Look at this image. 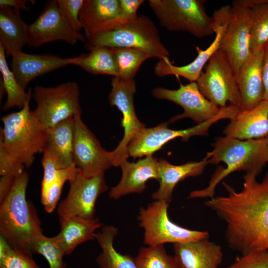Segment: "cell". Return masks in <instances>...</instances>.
Returning <instances> with one entry per match:
<instances>
[{
	"instance_id": "obj_40",
	"label": "cell",
	"mask_w": 268,
	"mask_h": 268,
	"mask_svg": "<svg viewBox=\"0 0 268 268\" xmlns=\"http://www.w3.org/2000/svg\"><path fill=\"white\" fill-rule=\"evenodd\" d=\"M144 1L143 0H119L118 20L124 21L136 17L137 9Z\"/></svg>"
},
{
	"instance_id": "obj_19",
	"label": "cell",
	"mask_w": 268,
	"mask_h": 268,
	"mask_svg": "<svg viewBox=\"0 0 268 268\" xmlns=\"http://www.w3.org/2000/svg\"><path fill=\"white\" fill-rule=\"evenodd\" d=\"M158 160L152 156H146L136 162L126 161L120 165L122 177L119 183L109 193L111 199L117 200L132 193H141L151 179L159 180Z\"/></svg>"
},
{
	"instance_id": "obj_27",
	"label": "cell",
	"mask_w": 268,
	"mask_h": 268,
	"mask_svg": "<svg viewBox=\"0 0 268 268\" xmlns=\"http://www.w3.org/2000/svg\"><path fill=\"white\" fill-rule=\"evenodd\" d=\"M0 44L4 48L6 56L22 51L28 45V24L19 10L0 7Z\"/></svg>"
},
{
	"instance_id": "obj_6",
	"label": "cell",
	"mask_w": 268,
	"mask_h": 268,
	"mask_svg": "<svg viewBox=\"0 0 268 268\" xmlns=\"http://www.w3.org/2000/svg\"><path fill=\"white\" fill-rule=\"evenodd\" d=\"M204 0H149L160 24L170 31L186 32L199 38L215 33L212 16L205 12Z\"/></svg>"
},
{
	"instance_id": "obj_16",
	"label": "cell",
	"mask_w": 268,
	"mask_h": 268,
	"mask_svg": "<svg viewBox=\"0 0 268 268\" xmlns=\"http://www.w3.org/2000/svg\"><path fill=\"white\" fill-rule=\"evenodd\" d=\"M231 16V6H223L214 11L212 17L215 22V38L211 44L203 50L196 47L198 55L190 64L176 66L169 58L159 60L154 67V73L158 77L168 75L181 76L190 82H196L202 73V69L213 54L219 49L220 42L225 27Z\"/></svg>"
},
{
	"instance_id": "obj_20",
	"label": "cell",
	"mask_w": 268,
	"mask_h": 268,
	"mask_svg": "<svg viewBox=\"0 0 268 268\" xmlns=\"http://www.w3.org/2000/svg\"><path fill=\"white\" fill-rule=\"evenodd\" d=\"M11 56V70L24 89L37 77L69 65L68 58L53 54H31L20 51Z\"/></svg>"
},
{
	"instance_id": "obj_41",
	"label": "cell",
	"mask_w": 268,
	"mask_h": 268,
	"mask_svg": "<svg viewBox=\"0 0 268 268\" xmlns=\"http://www.w3.org/2000/svg\"><path fill=\"white\" fill-rule=\"evenodd\" d=\"M15 177L10 175L0 176V202L3 201L10 191Z\"/></svg>"
},
{
	"instance_id": "obj_4",
	"label": "cell",
	"mask_w": 268,
	"mask_h": 268,
	"mask_svg": "<svg viewBox=\"0 0 268 268\" xmlns=\"http://www.w3.org/2000/svg\"><path fill=\"white\" fill-rule=\"evenodd\" d=\"M102 47L138 49L159 60L169 58V56L155 24L143 14L117 21L86 40L84 45L89 51Z\"/></svg>"
},
{
	"instance_id": "obj_11",
	"label": "cell",
	"mask_w": 268,
	"mask_h": 268,
	"mask_svg": "<svg viewBox=\"0 0 268 268\" xmlns=\"http://www.w3.org/2000/svg\"><path fill=\"white\" fill-rule=\"evenodd\" d=\"M112 89L108 96L111 106H116L123 115L121 126L124 134L116 148L109 151L113 166H120L129 156L128 147L132 139L143 129L145 125L137 118L134 110V97L136 91L134 79L125 80L114 77Z\"/></svg>"
},
{
	"instance_id": "obj_37",
	"label": "cell",
	"mask_w": 268,
	"mask_h": 268,
	"mask_svg": "<svg viewBox=\"0 0 268 268\" xmlns=\"http://www.w3.org/2000/svg\"><path fill=\"white\" fill-rule=\"evenodd\" d=\"M66 20L75 31L80 32L82 29L79 14L84 0H57Z\"/></svg>"
},
{
	"instance_id": "obj_2",
	"label": "cell",
	"mask_w": 268,
	"mask_h": 268,
	"mask_svg": "<svg viewBox=\"0 0 268 268\" xmlns=\"http://www.w3.org/2000/svg\"><path fill=\"white\" fill-rule=\"evenodd\" d=\"M212 150L206 154L209 164L222 162L226 167H218L208 186L201 190L192 191L190 198L214 197L217 185L233 172H253L259 175L268 162V145L266 138L241 140L224 136L214 138Z\"/></svg>"
},
{
	"instance_id": "obj_34",
	"label": "cell",
	"mask_w": 268,
	"mask_h": 268,
	"mask_svg": "<svg viewBox=\"0 0 268 268\" xmlns=\"http://www.w3.org/2000/svg\"><path fill=\"white\" fill-rule=\"evenodd\" d=\"M78 172L74 165L68 168L59 169L54 181L41 190V202L47 212L51 213L55 209L65 183L71 180Z\"/></svg>"
},
{
	"instance_id": "obj_7",
	"label": "cell",
	"mask_w": 268,
	"mask_h": 268,
	"mask_svg": "<svg viewBox=\"0 0 268 268\" xmlns=\"http://www.w3.org/2000/svg\"><path fill=\"white\" fill-rule=\"evenodd\" d=\"M238 111L237 107L229 105L221 108L220 113L212 119L185 130L169 129L167 122L162 123L151 128H145L129 144V155L134 159L144 156H152L165 144L176 138L181 137L182 141L186 142L192 136L207 135L208 130L213 124L222 119H233Z\"/></svg>"
},
{
	"instance_id": "obj_44",
	"label": "cell",
	"mask_w": 268,
	"mask_h": 268,
	"mask_svg": "<svg viewBox=\"0 0 268 268\" xmlns=\"http://www.w3.org/2000/svg\"><path fill=\"white\" fill-rule=\"evenodd\" d=\"M265 138H266L267 143L268 145V136L267 137H266Z\"/></svg>"
},
{
	"instance_id": "obj_31",
	"label": "cell",
	"mask_w": 268,
	"mask_h": 268,
	"mask_svg": "<svg viewBox=\"0 0 268 268\" xmlns=\"http://www.w3.org/2000/svg\"><path fill=\"white\" fill-rule=\"evenodd\" d=\"M250 5L251 52L263 50L268 45V0H248Z\"/></svg>"
},
{
	"instance_id": "obj_43",
	"label": "cell",
	"mask_w": 268,
	"mask_h": 268,
	"mask_svg": "<svg viewBox=\"0 0 268 268\" xmlns=\"http://www.w3.org/2000/svg\"><path fill=\"white\" fill-rule=\"evenodd\" d=\"M32 0H0V6L10 7L17 10H22L25 11H29V8L27 6V3Z\"/></svg>"
},
{
	"instance_id": "obj_15",
	"label": "cell",
	"mask_w": 268,
	"mask_h": 268,
	"mask_svg": "<svg viewBox=\"0 0 268 268\" xmlns=\"http://www.w3.org/2000/svg\"><path fill=\"white\" fill-rule=\"evenodd\" d=\"M86 40L84 34L74 31L69 26L57 0L47 1L37 19L28 25V45L30 47L37 48L56 41H64L74 45L77 41Z\"/></svg>"
},
{
	"instance_id": "obj_22",
	"label": "cell",
	"mask_w": 268,
	"mask_h": 268,
	"mask_svg": "<svg viewBox=\"0 0 268 268\" xmlns=\"http://www.w3.org/2000/svg\"><path fill=\"white\" fill-rule=\"evenodd\" d=\"M222 133L225 136L241 140L264 138L268 136V100L253 108L240 111Z\"/></svg>"
},
{
	"instance_id": "obj_17",
	"label": "cell",
	"mask_w": 268,
	"mask_h": 268,
	"mask_svg": "<svg viewBox=\"0 0 268 268\" xmlns=\"http://www.w3.org/2000/svg\"><path fill=\"white\" fill-rule=\"evenodd\" d=\"M152 94L156 98L169 100L183 108L184 112L171 118V123L188 118L200 124L215 117L221 110V108L214 105L201 93L196 82L181 84L175 90L156 87L152 89Z\"/></svg>"
},
{
	"instance_id": "obj_23",
	"label": "cell",
	"mask_w": 268,
	"mask_h": 268,
	"mask_svg": "<svg viewBox=\"0 0 268 268\" xmlns=\"http://www.w3.org/2000/svg\"><path fill=\"white\" fill-rule=\"evenodd\" d=\"M73 117L46 129L42 153L48 155L58 169L74 165L72 156Z\"/></svg>"
},
{
	"instance_id": "obj_35",
	"label": "cell",
	"mask_w": 268,
	"mask_h": 268,
	"mask_svg": "<svg viewBox=\"0 0 268 268\" xmlns=\"http://www.w3.org/2000/svg\"><path fill=\"white\" fill-rule=\"evenodd\" d=\"M33 254L42 256L47 261L49 268H67L63 261L64 251L55 236L49 237L43 234L36 240Z\"/></svg>"
},
{
	"instance_id": "obj_9",
	"label": "cell",
	"mask_w": 268,
	"mask_h": 268,
	"mask_svg": "<svg viewBox=\"0 0 268 268\" xmlns=\"http://www.w3.org/2000/svg\"><path fill=\"white\" fill-rule=\"evenodd\" d=\"M169 203L156 200L146 208H140L137 219L144 230V244L154 246L208 238L206 231L189 229L171 221L168 216Z\"/></svg>"
},
{
	"instance_id": "obj_39",
	"label": "cell",
	"mask_w": 268,
	"mask_h": 268,
	"mask_svg": "<svg viewBox=\"0 0 268 268\" xmlns=\"http://www.w3.org/2000/svg\"><path fill=\"white\" fill-rule=\"evenodd\" d=\"M25 167L16 162L0 146V175L17 176L24 171Z\"/></svg>"
},
{
	"instance_id": "obj_10",
	"label": "cell",
	"mask_w": 268,
	"mask_h": 268,
	"mask_svg": "<svg viewBox=\"0 0 268 268\" xmlns=\"http://www.w3.org/2000/svg\"><path fill=\"white\" fill-rule=\"evenodd\" d=\"M204 72L196 81L201 93L219 108L230 105L240 109L241 98L236 76L227 57L218 49L207 62Z\"/></svg>"
},
{
	"instance_id": "obj_42",
	"label": "cell",
	"mask_w": 268,
	"mask_h": 268,
	"mask_svg": "<svg viewBox=\"0 0 268 268\" xmlns=\"http://www.w3.org/2000/svg\"><path fill=\"white\" fill-rule=\"evenodd\" d=\"M262 77L264 86V100H268V45L264 51L262 64Z\"/></svg>"
},
{
	"instance_id": "obj_25",
	"label": "cell",
	"mask_w": 268,
	"mask_h": 268,
	"mask_svg": "<svg viewBox=\"0 0 268 268\" xmlns=\"http://www.w3.org/2000/svg\"><path fill=\"white\" fill-rule=\"evenodd\" d=\"M208 164L205 157L200 161L189 162L179 165H173L166 160L159 159L158 160L159 187L152 194V199L170 202L176 185L188 177L201 175Z\"/></svg>"
},
{
	"instance_id": "obj_5",
	"label": "cell",
	"mask_w": 268,
	"mask_h": 268,
	"mask_svg": "<svg viewBox=\"0 0 268 268\" xmlns=\"http://www.w3.org/2000/svg\"><path fill=\"white\" fill-rule=\"evenodd\" d=\"M31 97L20 110L0 118L3 127L0 129V146L27 168L33 163L35 154L43 152L46 137V129L30 110Z\"/></svg>"
},
{
	"instance_id": "obj_36",
	"label": "cell",
	"mask_w": 268,
	"mask_h": 268,
	"mask_svg": "<svg viewBox=\"0 0 268 268\" xmlns=\"http://www.w3.org/2000/svg\"><path fill=\"white\" fill-rule=\"evenodd\" d=\"M0 268H41L32 256L13 248L0 236Z\"/></svg>"
},
{
	"instance_id": "obj_13",
	"label": "cell",
	"mask_w": 268,
	"mask_h": 268,
	"mask_svg": "<svg viewBox=\"0 0 268 268\" xmlns=\"http://www.w3.org/2000/svg\"><path fill=\"white\" fill-rule=\"evenodd\" d=\"M81 114L74 116L72 156L78 172L86 177L104 172L113 166L109 151L101 146L82 121Z\"/></svg>"
},
{
	"instance_id": "obj_18",
	"label": "cell",
	"mask_w": 268,
	"mask_h": 268,
	"mask_svg": "<svg viewBox=\"0 0 268 268\" xmlns=\"http://www.w3.org/2000/svg\"><path fill=\"white\" fill-rule=\"evenodd\" d=\"M265 49L251 53L236 76L241 111L250 110L264 100L262 64Z\"/></svg>"
},
{
	"instance_id": "obj_33",
	"label": "cell",
	"mask_w": 268,
	"mask_h": 268,
	"mask_svg": "<svg viewBox=\"0 0 268 268\" xmlns=\"http://www.w3.org/2000/svg\"><path fill=\"white\" fill-rule=\"evenodd\" d=\"M135 260L136 268H179L175 259L167 254L163 245L141 247Z\"/></svg>"
},
{
	"instance_id": "obj_1",
	"label": "cell",
	"mask_w": 268,
	"mask_h": 268,
	"mask_svg": "<svg viewBox=\"0 0 268 268\" xmlns=\"http://www.w3.org/2000/svg\"><path fill=\"white\" fill-rule=\"evenodd\" d=\"M257 175L247 172L240 192L223 182L227 195L210 198L204 203L225 223L229 246L242 255L268 251V173L260 182Z\"/></svg>"
},
{
	"instance_id": "obj_8",
	"label": "cell",
	"mask_w": 268,
	"mask_h": 268,
	"mask_svg": "<svg viewBox=\"0 0 268 268\" xmlns=\"http://www.w3.org/2000/svg\"><path fill=\"white\" fill-rule=\"evenodd\" d=\"M32 96L36 104L33 112L46 129L81 114L79 89L75 82L67 81L54 87L37 85Z\"/></svg>"
},
{
	"instance_id": "obj_32",
	"label": "cell",
	"mask_w": 268,
	"mask_h": 268,
	"mask_svg": "<svg viewBox=\"0 0 268 268\" xmlns=\"http://www.w3.org/2000/svg\"><path fill=\"white\" fill-rule=\"evenodd\" d=\"M116 65L118 77L121 79H134L141 65L147 59L152 58L147 52L138 49L111 48Z\"/></svg>"
},
{
	"instance_id": "obj_24",
	"label": "cell",
	"mask_w": 268,
	"mask_h": 268,
	"mask_svg": "<svg viewBox=\"0 0 268 268\" xmlns=\"http://www.w3.org/2000/svg\"><path fill=\"white\" fill-rule=\"evenodd\" d=\"M119 0H84L79 19L86 40L118 20Z\"/></svg>"
},
{
	"instance_id": "obj_12",
	"label": "cell",
	"mask_w": 268,
	"mask_h": 268,
	"mask_svg": "<svg viewBox=\"0 0 268 268\" xmlns=\"http://www.w3.org/2000/svg\"><path fill=\"white\" fill-rule=\"evenodd\" d=\"M231 16L224 30L219 49L230 63L235 76L251 54V17L248 0L232 2Z\"/></svg>"
},
{
	"instance_id": "obj_14",
	"label": "cell",
	"mask_w": 268,
	"mask_h": 268,
	"mask_svg": "<svg viewBox=\"0 0 268 268\" xmlns=\"http://www.w3.org/2000/svg\"><path fill=\"white\" fill-rule=\"evenodd\" d=\"M69 182L68 194L58 205L59 218L94 219L97 200L108 189L104 174L86 177L78 172Z\"/></svg>"
},
{
	"instance_id": "obj_28",
	"label": "cell",
	"mask_w": 268,
	"mask_h": 268,
	"mask_svg": "<svg viewBox=\"0 0 268 268\" xmlns=\"http://www.w3.org/2000/svg\"><path fill=\"white\" fill-rule=\"evenodd\" d=\"M118 231L115 227L106 225L96 233L95 239L101 249L96 258V263L99 268H136L135 258L115 249L114 240Z\"/></svg>"
},
{
	"instance_id": "obj_21",
	"label": "cell",
	"mask_w": 268,
	"mask_h": 268,
	"mask_svg": "<svg viewBox=\"0 0 268 268\" xmlns=\"http://www.w3.org/2000/svg\"><path fill=\"white\" fill-rule=\"evenodd\" d=\"M179 268H218L222 262L221 247L208 238L174 244Z\"/></svg>"
},
{
	"instance_id": "obj_30",
	"label": "cell",
	"mask_w": 268,
	"mask_h": 268,
	"mask_svg": "<svg viewBox=\"0 0 268 268\" xmlns=\"http://www.w3.org/2000/svg\"><path fill=\"white\" fill-rule=\"evenodd\" d=\"M3 47L0 44V71L2 76V86L6 94V100L2 110H7L17 107L22 108L28 99L32 96V89L27 92L18 83L12 70L9 68L6 60Z\"/></svg>"
},
{
	"instance_id": "obj_26",
	"label": "cell",
	"mask_w": 268,
	"mask_h": 268,
	"mask_svg": "<svg viewBox=\"0 0 268 268\" xmlns=\"http://www.w3.org/2000/svg\"><path fill=\"white\" fill-rule=\"evenodd\" d=\"M59 221L61 229L55 237L65 255H70L80 244L95 239L96 230L103 226L97 218L71 217L59 218Z\"/></svg>"
},
{
	"instance_id": "obj_29",
	"label": "cell",
	"mask_w": 268,
	"mask_h": 268,
	"mask_svg": "<svg viewBox=\"0 0 268 268\" xmlns=\"http://www.w3.org/2000/svg\"><path fill=\"white\" fill-rule=\"evenodd\" d=\"M68 62L69 65L79 66L92 74L118 76L111 47H102L92 49L87 54L68 58Z\"/></svg>"
},
{
	"instance_id": "obj_3",
	"label": "cell",
	"mask_w": 268,
	"mask_h": 268,
	"mask_svg": "<svg viewBox=\"0 0 268 268\" xmlns=\"http://www.w3.org/2000/svg\"><path fill=\"white\" fill-rule=\"evenodd\" d=\"M28 181L25 171L16 176L0 202V232L13 248L32 256L35 241L43 232L37 211L26 199Z\"/></svg>"
},
{
	"instance_id": "obj_38",
	"label": "cell",
	"mask_w": 268,
	"mask_h": 268,
	"mask_svg": "<svg viewBox=\"0 0 268 268\" xmlns=\"http://www.w3.org/2000/svg\"><path fill=\"white\" fill-rule=\"evenodd\" d=\"M226 268H268V251H253L242 255Z\"/></svg>"
}]
</instances>
